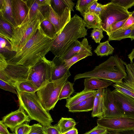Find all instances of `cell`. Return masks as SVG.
Wrapping results in <instances>:
<instances>
[{"label": "cell", "mask_w": 134, "mask_h": 134, "mask_svg": "<svg viewBox=\"0 0 134 134\" xmlns=\"http://www.w3.org/2000/svg\"><path fill=\"white\" fill-rule=\"evenodd\" d=\"M134 27V24L126 28L120 29L110 33L108 36V41H119L124 38H129Z\"/></svg>", "instance_id": "28"}, {"label": "cell", "mask_w": 134, "mask_h": 134, "mask_svg": "<svg viewBox=\"0 0 134 134\" xmlns=\"http://www.w3.org/2000/svg\"><path fill=\"white\" fill-rule=\"evenodd\" d=\"M113 83L107 80H102L99 79L93 78H86L84 80V90L87 91L102 88H107Z\"/></svg>", "instance_id": "21"}, {"label": "cell", "mask_w": 134, "mask_h": 134, "mask_svg": "<svg viewBox=\"0 0 134 134\" xmlns=\"http://www.w3.org/2000/svg\"><path fill=\"white\" fill-rule=\"evenodd\" d=\"M76 124L73 119L62 117L56 125L61 133L67 132L75 128Z\"/></svg>", "instance_id": "30"}, {"label": "cell", "mask_w": 134, "mask_h": 134, "mask_svg": "<svg viewBox=\"0 0 134 134\" xmlns=\"http://www.w3.org/2000/svg\"><path fill=\"white\" fill-rule=\"evenodd\" d=\"M131 14L132 16L134 18V11L132 12H131Z\"/></svg>", "instance_id": "54"}, {"label": "cell", "mask_w": 134, "mask_h": 134, "mask_svg": "<svg viewBox=\"0 0 134 134\" xmlns=\"http://www.w3.org/2000/svg\"><path fill=\"white\" fill-rule=\"evenodd\" d=\"M107 5L108 3L103 5L98 3L96 9L94 13L99 16L102 10Z\"/></svg>", "instance_id": "47"}, {"label": "cell", "mask_w": 134, "mask_h": 134, "mask_svg": "<svg viewBox=\"0 0 134 134\" xmlns=\"http://www.w3.org/2000/svg\"><path fill=\"white\" fill-rule=\"evenodd\" d=\"M89 56H90V54L86 53L77 54L69 59L64 60L66 68L69 69L75 63Z\"/></svg>", "instance_id": "36"}, {"label": "cell", "mask_w": 134, "mask_h": 134, "mask_svg": "<svg viewBox=\"0 0 134 134\" xmlns=\"http://www.w3.org/2000/svg\"><path fill=\"white\" fill-rule=\"evenodd\" d=\"M83 22L88 29L100 28L102 29L101 20L99 16L94 12H86L83 17Z\"/></svg>", "instance_id": "25"}, {"label": "cell", "mask_w": 134, "mask_h": 134, "mask_svg": "<svg viewBox=\"0 0 134 134\" xmlns=\"http://www.w3.org/2000/svg\"><path fill=\"white\" fill-rule=\"evenodd\" d=\"M14 28L10 23L0 18V36L6 38L10 42Z\"/></svg>", "instance_id": "31"}, {"label": "cell", "mask_w": 134, "mask_h": 134, "mask_svg": "<svg viewBox=\"0 0 134 134\" xmlns=\"http://www.w3.org/2000/svg\"><path fill=\"white\" fill-rule=\"evenodd\" d=\"M109 132V134H120L118 132Z\"/></svg>", "instance_id": "53"}, {"label": "cell", "mask_w": 134, "mask_h": 134, "mask_svg": "<svg viewBox=\"0 0 134 134\" xmlns=\"http://www.w3.org/2000/svg\"></svg>", "instance_id": "56"}, {"label": "cell", "mask_w": 134, "mask_h": 134, "mask_svg": "<svg viewBox=\"0 0 134 134\" xmlns=\"http://www.w3.org/2000/svg\"><path fill=\"white\" fill-rule=\"evenodd\" d=\"M128 58L131 61H132L134 59V48L133 49L131 53L128 55Z\"/></svg>", "instance_id": "51"}, {"label": "cell", "mask_w": 134, "mask_h": 134, "mask_svg": "<svg viewBox=\"0 0 134 134\" xmlns=\"http://www.w3.org/2000/svg\"><path fill=\"white\" fill-rule=\"evenodd\" d=\"M109 41H106L100 43L94 52L97 56L101 57L108 56L112 54L114 48L109 43Z\"/></svg>", "instance_id": "32"}, {"label": "cell", "mask_w": 134, "mask_h": 134, "mask_svg": "<svg viewBox=\"0 0 134 134\" xmlns=\"http://www.w3.org/2000/svg\"><path fill=\"white\" fill-rule=\"evenodd\" d=\"M104 104L107 110L104 118H113L123 117L114 102L111 91L109 88L105 89Z\"/></svg>", "instance_id": "17"}, {"label": "cell", "mask_w": 134, "mask_h": 134, "mask_svg": "<svg viewBox=\"0 0 134 134\" xmlns=\"http://www.w3.org/2000/svg\"><path fill=\"white\" fill-rule=\"evenodd\" d=\"M17 93L19 106L31 120L36 121L43 126L51 125L53 121L52 118L42 106L36 92Z\"/></svg>", "instance_id": "4"}, {"label": "cell", "mask_w": 134, "mask_h": 134, "mask_svg": "<svg viewBox=\"0 0 134 134\" xmlns=\"http://www.w3.org/2000/svg\"><path fill=\"white\" fill-rule=\"evenodd\" d=\"M53 40L46 36L40 27L36 32L8 63L31 67L50 51Z\"/></svg>", "instance_id": "1"}, {"label": "cell", "mask_w": 134, "mask_h": 134, "mask_svg": "<svg viewBox=\"0 0 134 134\" xmlns=\"http://www.w3.org/2000/svg\"><path fill=\"white\" fill-rule=\"evenodd\" d=\"M131 14V12L117 4L110 2L108 3L99 15L102 29L108 36L110 32L112 24L128 18Z\"/></svg>", "instance_id": "9"}, {"label": "cell", "mask_w": 134, "mask_h": 134, "mask_svg": "<svg viewBox=\"0 0 134 134\" xmlns=\"http://www.w3.org/2000/svg\"><path fill=\"white\" fill-rule=\"evenodd\" d=\"M31 126L26 122L16 127L14 131L15 134H29L31 131Z\"/></svg>", "instance_id": "38"}, {"label": "cell", "mask_w": 134, "mask_h": 134, "mask_svg": "<svg viewBox=\"0 0 134 134\" xmlns=\"http://www.w3.org/2000/svg\"><path fill=\"white\" fill-rule=\"evenodd\" d=\"M74 84V83L68 80L66 82L60 92L59 97V100L70 98L71 95L74 92L73 88Z\"/></svg>", "instance_id": "34"}, {"label": "cell", "mask_w": 134, "mask_h": 134, "mask_svg": "<svg viewBox=\"0 0 134 134\" xmlns=\"http://www.w3.org/2000/svg\"><path fill=\"white\" fill-rule=\"evenodd\" d=\"M118 132L120 134H134V129Z\"/></svg>", "instance_id": "50"}, {"label": "cell", "mask_w": 134, "mask_h": 134, "mask_svg": "<svg viewBox=\"0 0 134 134\" xmlns=\"http://www.w3.org/2000/svg\"><path fill=\"white\" fill-rule=\"evenodd\" d=\"M126 63L117 55L110 56L106 61L99 64L91 71L76 75L74 81L82 78L93 77L121 83L127 76Z\"/></svg>", "instance_id": "2"}, {"label": "cell", "mask_w": 134, "mask_h": 134, "mask_svg": "<svg viewBox=\"0 0 134 134\" xmlns=\"http://www.w3.org/2000/svg\"><path fill=\"white\" fill-rule=\"evenodd\" d=\"M97 90H85L77 93L73 97L66 99L65 106L68 109L87 99L95 96Z\"/></svg>", "instance_id": "22"}, {"label": "cell", "mask_w": 134, "mask_h": 134, "mask_svg": "<svg viewBox=\"0 0 134 134\" xmlns=\"http://www.w3.org/2000/svg\"><path fill=\"white\" fill-rule=\"evenodd\" d=\"M26 1L29 12L22 24L36 16L38 18L40 23L48 18L50 0H26Z\"/></svg>", "instance_id": "11"}, {"label": "cell", "mask_w": 134, "mask_h": 134, "mask_svg": "<svg viewBox=\"0 0 134 134\" xmlns=\"http://www.w3.org/2000/svg\"><path fill=\"white\" fill-rule=\"evenodd\" d=\"M38 90L30 81L27 80L19 84L17 91L34 93L36 92Z\"/></svg>", "instance_id": "33"}, {"label": "cell", "mask_w": 134, "mask_h": 134, "mask_svg": "<svg viewBox=\"0 0 134 134\" xmlns=\"http://www.w3.org/2000/svg\"><path fill=\"white\" fill-rule=\"evenodd\" d=\"M31 120L24 110L19 106L18 110L7 114L3 117L1 121L12 131L13 132L16 127L25 122H29Z\"/></svg>", "instance_id": "13"}, {"label": "cell", "mask_w": 134, "mask_h": 134, "mask_svg": "<svg viewBox=\"0 0 134 134\" xmlns=\"http://www.w3.org/2000/svg\"><path fill=\"white\" fill-rule=\"evenodd\" d=\"M92 47L87 38H83L81 42L76 40L70 45L59 57L64 60L69 59L77 54L86 53L92 55Z\"/></svg>", "instance_id": "14"}, {"label": "cell", "mask_w": 134, "mask_h": 134, "mask_svg": "<svg viewBox=\"0 0 134 134\" xmlns=\"http://www.w3.org/2000/svg\"><path fill=\"white\" fill-rule=\"evenodd\" d=\"M129 38L131 39L132 41L134 40V27L132 31Z\"/></svg>", "instance_id": "52"}, {"label": "cell", "mask_w": 134, "mask_h": 134, "mask_svg": "<svg viewBox=\"0 0 134 134\" xmlns=\"http://www.w3.org/2000/svg\"><path fill=\"white\" fill-rule=\"evenodd\" d=\"M105 88L97 90V92L95 96L94 106L91 113L93 117H97L101 118H104L107 109L104 104Z\"/></svg>", "instance_id": "18"}, {"label": "cell", "mask_w": 134, "mask_h": 134, "mask_svg": "<svg viewBox=\"0 0 134 134\" xmlns=\"http://www.w3.org/2000/svg\"><path fill=\"white\" fill-rule=\"evenodd\" d=\"M40 22L38 17L14 28L10 41L12 50L19 51L33 36L40 27Z\"/></svg>", "instance_id": "7"}, {"label": "cell", "mask_w": 134, "mask_h": 134, "mask_svg": "<svg viewBox=\"0 0 134 134\" xmlns=\"http://www.w3.org/2000/svg\"><path fill=\"white\" fill-rule=\"evenodd\" d=\"M98 0H95V1L91 4L87 12H90L92 13L95 12L98 3Z\"/></svg>", "instance_id": "48"}, {"label": "cell", "mask_w": 134, "mask_h": 134, "mask_svg": "<svg viewBox=\"0 0 134 134\" xmlns=\"http://www.w3.org/2000/svg\"><path fill=\"white\" fill-rule=\"evenodd\" d=\"M8 127L0 121V134H12L9 133L7 129Z\"/></svg>", "instance_id": "46"}, {"label": "cell", "mask_w": 134, "mask_h": 134, "mask_svg": "<svg viewBox=\"0 0 134 134\" xmlns=\"http://www.w3.org/2000/svg\"><path fill=\"white\" fill-rule=\"evenodd\" d=\"M98 125L108 131L119 132L134 129V118L124 117L102 118L97 120Z\"/></svg>", "instance_id": "10"}, {"label": "cell", "mask_w": 134, "mask_h": 134, "mask_svg": "<svg viewBox=\"0 0 134 134\" xmlns=\"http://www.w3.org/2000/svg\"><path fill=\"white\" fill-rule=\"evenodd\" d=\"M12 2V0H0V18L15 27L16 26L13 15Z\"/></svg>", "instance_id": "20"}, {"label": "cell", "mask_w": 134, "mask_h": 134, "mask_svg": "<svg viewBox=\"0 0 134 134\" xmlns=\"http://www.w3.org/2000/svg\"><path fill=\"white\" fill-rule=\"evenodd\" d=\"M30 68L8 63L0 54V79L14 87L16 91L19 84L27 80Z\"/></svg>", "instance_id": "5"}, {"label": "cell", "mask_w": 134, "mask_h": 134, "mask_svg": "<svg viewBox=\"0 0 134 134\" xmlns=\"http://www.w3.org/2000/svg\"><path fill=\"white\" fill-rule=\"evenodd\" d=\"M95 0H78L77 1L75 8L79 11L81 15L83 17L85 14L88 11L91 4Z\"/></svg>", "instance_id": "35"}, {"label": "cell", "mask_w": 134, "mask_h": 134, "mask_svg": "<svg viewBox=\"0 0 134 134\" xmlns=\"http://www.w3.org/2000/svg\"><path fill=\"white\" fill-rule=\"evenodd\" d=\"M78 130L75 127L64 133H61L60 134H78Z\"/></svg>", "instance_id": "49"}, {"label": "cell", "mask_w": 134, "mask_h": 134, "mask_svg": "<svg viewBox=\"0 0 134 134\" xmlns=\"http://www.w3.org/2000/svg\"><path fill=\"white\" fill-rule=\"evenodd\" d=\"M110 2L117 4L127 10L134 6V0H113Z\"/></svg>", "instance_id": "39"}, {"label": "cell", "mask_w": 134, "mask_h": 134, "mask_svg": "<svg viewBox=\"0 0 134 134\" xmlns=\"http://www.w3.org/2000/svg\"><path fill=\"white\" fill-rule=\"evenodd\" d=\"M75 3L71 0H50V5L54 11L58 15H61L66 8H68L71 11H74Z\"/></svg>", "instance_id": "24"}, {"label": "cell", "mask_w": 134, "mask_h": 134, "mask_svg": "<svg viewBox=\"0 0 134 134\" xmlns=\"http://www.w3.org/2000/svg\"><path fill=\"white\" fill-rule=\"evenodd\" d=\"M43 126L40 124H34L31 126V129L29 134H43Z\"/></svg>", "instance_id": "43"}, {"label": "cell", "mask_w": 134, "mask_h": 134, "mask_svg": "<svg viewBox=\"0 0 134 134\" xmlns=\"http://www.w3.org/2000/svg\"><path fill=\"white\" fill-rule=\"evenodd\" d=\"M108 131L100 126L98 125L91 130L84 134H107Z\"/></svg>", "instance_id": "41"}, {"label": "cell", "mask_w": 134, "mask_h": 134, "mask_svg": "<svg viewBox=\"0 0 134 134\" xmlns=\"http://www.w3.org/2000/svg\"><path fill=\"white\" fill-rule=\"evenodd\" d=\"M103 30L102 29H93L91 34V36L96 43H99L101 39L104 37L103 35Z\"/></svg>", "instance_id": "37"}, {"label": "cell", "mask_w": 134, "mask_h": 134, "mask_svg": "<svg viewBox=\"0 0 134 134\" xmlns=\"http://www.w3.org/2000/svg\"><path fill=\"white\" fill-rule=\"evenodd\" d=\"M12 7L15 23L16 26L22 24L29 12L26 0H12Z\"/></svg>", "instance_id": "16"}, {"label": "cell", "mask_w": 134, "mask_h": 134, "mask_svg": "<svg viewBox=\"0 0 134 134\" xmlns=\"http://www.w3.org/2000/svg\"><path fill=\"white\" fill-rule=\"evenodd\" d=\"M95 96L90 97L69 108L72 113L88 112L92 110Z\"/></svg>", "instance_id": "26"}, {"label": "cell", "mask_w": 134, "mask_h": 134, "mask_svg": "<svg viewBox=\"0 0 134 134\" xmlns=\"http://www.w3.org/2000/svg\"><path fill=\"white\" fill-rule=\"evenodd\" d=\"M134 24V18L131 15H130L127 20L121 29H123L129 27Z\"/></svg>", "instance_id": "45"}, {"label": "cell", "mask_w": 134, "mask_h": 134, "mask_svg": "<svg viewBox=\"0 0 134 134\" xmlns=\"http://www.w3.org/2000/svg\"><path fill=\"white\" fill-rule=\"evenodd\" d=\"M87 34V30L83 19L75 14L53 40L50 51L55 56H59L74 41L79 38L85 37Z\"/></svg>", "instance_id": "3"}, {"label": "cell", "mask_w": 134, "mask_h": 134, "mask_svg": "<svg viewBox=\"0 0 134 134\" xmlns=\"http://www.w3.org/2000/svg\"><path fill=\"white\" fill-rule=\"evenodd\" d=\"M13 134H15L14 133H13Z\"/></svg>", "instance_id": "55"}, {"label": "cell", "mask_w": 134, "mask_h": 134, "mask_svg": "<svg viewBox=\"0 0 134 134\" xmlns=\"http://www.w3.org/2000/svg\"><path fill=\"white\" fill-rule=\"evenodd\" d=\"M111 93L115 103L123 117L134 118V98L116 89Z\"/></svg>", "instance_id": "12"}, {"label": "cell", "mask_w": 134, "mask_h": 134, "mask_svg": "<svg viewBox=\"0 0 134 134\" xmlns=\"http://www.w3.org/2000/svg\"><path fill=\"white\" fill-rule=\"evenodd\" d=\"M52 81L63 77L66 74L70 73L65 66L64 60L59 56H55L52 61Z\"/></svg>", "instance_id": "19"}, {"label": "cell", "mask_w": 134, "mask_h": 134, "mask_svg": "<svg viewBox=\"0 0 134 134\" xmlns=\"http://www.w3.org/2000/svg\"><path fill=\"white\" fill-rule=\"evenodd\" d=\"M0 87L3 90L15 93L18 95L17 92L14 87L1 79H0Z\"/></svg>", "instance_id": "42"}, {"label": "cell", "mask_w": 134, "mask_h": 134, "mask_svg": "<svg viewBox=\"0 0 134 134\" xmlns=\"http://www.w3.org/2000/svg\"><path fill=\"white\" fill-rule=\"evenodd\" d=\"M43 134H60L59 130L56 125L43 126Z\"/></svg>", "instance_id": "40"}, {"label": "cell", "mask_w": 134, "mask_h": 134, "mask_svg": "<svg viewBox=\"0 0 134 134\" xmlns=\"http://www.w3.org/2000/svg\"><path fill=\"white\" fill-rule=\"evenodd\" d=\"M40 27L44 34L49 38L53 40L57 36L54 26L48 19L40 23Z\"/></svg>", "instance_id": "29"}, {"label": "cell", "mask_w": 134, "mask_h": 134, "mask_svg": "<svg viewBox=\"0 0 134 134\" xmlns=\"http://www.w3.org/2000/svg\"><path fill=\"white\" fill-rule=\"evenodd\" d=\"M71 11L68 7L61 15L57 14L50 5L49 15L48 19L54 26L57 36L61 32L71 19Z\"/></svg>", "instance_id": "15"}, {"label": "cell", "mask_w": 134, "mask_h": 134, "mask_svg": "<svg viewBox=\"0 0 134 134\" xmlns=\"http://www.w3.org/2000/svg\"><path fill=\"white\" fill-rule=\"evenodd\" d=\"M128 18L124 20L116 22L112 24L111 26L110 32V34L118 30L121 29Z\"/></svg>", "instance_id": "44"}, {"label": "cell", "mask_w": 134, "mask_h": 134, "mask_svg": "<svg viewBox=\"0 0 134 134\" xmlns=\"http://www.w3.org/2000/svg\"><path fill=\"white\" fill-rule=\"evenodd\" d=\"M0 54L2 55L7 61L12 58L16 52L13 51L10 41L0 36Z\"/></svg>", "instance_id": "27"}, {"label": "cell", "mask_w": 134, "mask_h": 134, "mask_svg": "<svg viewBox=\"0 0 134 134\" xmlns=\"http://www.w3.org/2000/svg\"><path fill=\"white\" fill-rule=\"evenodd\" d=\"M70 73L63 77L47 83L38 89L36 93L42 106L47 111L53 109L59 100V96L64 85Z\"/></svg>", "instance_id": "6"}, {"label": "cell", "mask_w": 134, "mask_h": 134, "mask_svg": "<svg viewBox=\"0 0 134 134\" xmlns=\"http://www.w3.org/2000/svg\"><path fill=\"white\" fill-rule=\"evenodd\" d=\"M127 76L120 84H116L130 91L134 95V63L125 65Z\"/></svg>", "instance_id": "23"}, {"label": "cell", "mask_w": 134, "mask_h": 134, "mask_svg": "<svg viewBox=\"0 0 134 134\" xmlns=\"http://www.w3.org/2000/svg\"><path fill=\"white\" fill-rule=\"evenodd\" d=\"M52 61L45 57L31 67L27 80L38 90L52 82Z\"/></svg>", "instance_id": "8"}]
</instances>
